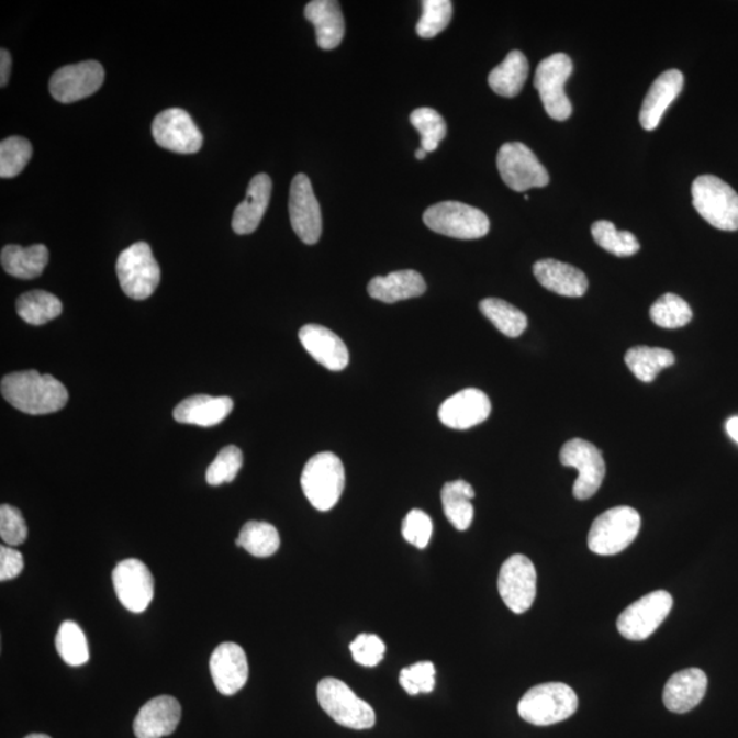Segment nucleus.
<instances>
[{"label":"nucleus","mask_w":738,"mask_h":738,"mask_svg":"<svg viewBox=\"0 0 738 738\" xmlns=\"http://www.w3.org/2000/svg\"><path fill=\"white\" fill-rule=\"evenodd\" d=\"M243 451L237 446H226L216 456L205 472L206 483L221 485L233 482L243 467Z\"/></svg>","instance_id":"42"},{"label":"nucleus","mask_w":738,"mask_h":738,"mask_svg":"<svg viewBox=\"0 0 738 738\" xmlns=\"http://www.w3.org/2000/svg\"><path fill=\"white\" fill-rule=\"evenodd\" d=\"M474 490L466 480H455L441 489V505L447 519L458 530H467L473 522Z\"/></svg>","instance_id":"31"},{"label":"nucleus","mask_w":738,"mask_h":738,"mask_svg":"<svg viewBox=\"0 0 738 738\" xmlns=\"http://www.w3.org/2000/svg\"><path fill=\"white\" fill-rule=\"evenodd\" d=\"M559 460L563 467L574 468L579 472L573 485L575 500L585 501L601 489L606 474V463L602 452L591 441L572 439L562 446Z\"/></svg>","instance_id":"11"},{"label":"nucleus","mask_w":738,"mask_h":738,"mask_svg":"<svg viewBox=\"0 0 738 738\" xmlns=\"http://www.w3.org/2000/svg\"><path fill=\"white\" fill-rule=\"evenodd\" d=\"M289 215L301 242L315 245L322 236V211L310 178L305 175L295 176L290 185Z\"/></svg>","instance_id":"16"},{"label":"nucleus","mask_w":738,"mask_h":738,"mask_svg":"<svg viewBox=\"0 0 738 738\" xmlns=\"http://www.w3.org/2000/svg\"><path fill=\"white\" fill-rule=\"evenodd\" d=\"M250 556L267 558L273 556L281 546V538L273 525L262 522H248L236 540Z\"/></svg>","instance_id":"35"},{"label":"nucleus","mask_w":738,"mask_h":738,"mask_svg":"<svg viewBox=\"0 0 738 738\" xmlns=\"http://www.w3.org/2000/svg\"><path fill=\"white\" fill-rule=\"evenodd\" d=\"M423 221L431 231L458 239H478L490 232L488 215L460 201H441L429 206Z\"/></svg>","instance_id":"7"},{"label":"nucleus","mask_w":738,"mask_h":738,"mask_svg":"<svg viewBox=\"0 0 738 738\" xmlns=\"http://www.w3.org/2000/svg\"><path fill=\"white\" fill-rule=\"evenodd\" d=\"M0 389L3 399L26 415H49L64 410L69 401V393L58 379L37 371L10 373L2 379Z\"/></svg>","instance_id":"1"},{"label":"nucleus","mask_w":738,"mask_h":738,"mask_svg":"<svg viewBox=\"0 0 738 738\" xmlns=\"http://www.w3.org/2000/svg\"><path fill=\"white\" fill-rule=\"evenodd\" d=\"M625 362L637 379L651 383L659 372L674 365L675 357L668 349L636 346L626 351Z\"/></svg>","instance_id":"32"},{"label":"nucleus","mask_w":738,"mask_h":738,"mask_svg":"<svg viewBox=\"0 0 738 738\" xmlns=\"http://www.w3.org/2000/svg\"><path fill=\"white\" fill-rule=\"evenodd\" d=\"M684 88V76L680 70H668L653 81L640 111L642 128L656 131L670 104L674 102Z\"/></svg>","instance_id":"23"},{"label":"nucleus","mask_w":738,"mask_h":738,"mask_svg":"<svg viewBox=\"0 0 738 738\" xmlns=\"http://www.w3.org/2000/svg\"><path fill=\"white\" fill-rule=\"evenodd\" d=\"M529 72L528 59L522 52L508 53L505 60L490 72L489 86L503 98L517 97L527 81Z\"/></svg>","instance_id":"30"},{"label":"nucleus","mask_w":738,"mask_h":738,"mask_svg":"<svg viewBox=\"0 0 738 738\" xmlns=\"http://www.w3.org/2000/svg\"><path fill=\"white\" fill-rule=\"evenodd\" d=\"M24 569V558L19 550L0 547V581L15 579Z\"/></svg>","instance_id":"47"},{"label":"nucleus","mask_w":738,"mask_h":738,"mask_svg":"<svg viewBox=\"0 0 738 738\" xmlns=\"http://www.w3.org/2000/svg\"><path fill=\"white\" fill-rule=\"evenodd\" d=\"M435 664L424 661L401 670L400 684L407 695L416 696L431 693L435 687Z\"/></svg>","instance_id":"43"},{"label":"nucleus","mask_w":738,"mask_h":738,"mask_svg":"<svg viewBox=\"0 0 738 738\" xmlns=\"http://www.w3.org/2000/svg\"><path fill=\"white\" fill-rule=\"evenodd\" d=\"M350 652L355 662L361 664V667L373 668L382 662L385 646L379 636L362 634L351 641Z\"/></svg>","instance_id":"46"},{"label":"nucleus","mask_w":738,"mask_h":738,"mask_svg":"<svg viewBox=\"0 0 738 738\" xmlns=\"http://www.w3.org/2000/svg\"><path fill=\"white\" fill-rule=\"evenodd\" d=\"M212 681L216 690L225 696L236 695L248 682V659L242 646L222 642L210 659Z\"/></svg>","instance_id":"18"},{"label":"nucleus","mask_w":738,"mask_h":738,"mask_svg":"<svg viewBox=\"0 0 738 738\" xmlns=\"http://www.w3.org/2000/svg\"><path fill=\"white\" fill-rule=\"evenodd\" d=\"M11 72V55L8 49L0 52V87L8 86Z\"/></svg>","instance_id":"48"},{"label":"nucleus","mask_w":738,"mask_h":738,"mask_svg":"<svg viewBox=\"0 0 738 738\" xmlns=\"http://www.w3.org/2000/svg\"><path fill=\"white\" fill-rule=\"evenodd\" d=\"M412 125L422 136V148L427 154L438 149L440 142H444L447 133V126L438 111L429 108H422L413 111L411 114Z\"/></svg>","instance_id":"40"},{"label":"nucleus","mask_w":738,"mask_h":738,"mask_svg":"<svg viewBox=\"0 0 738 738\" xmlns=\"http://www.w3.org/2000/svg\"><path fill=\"white\" fill-rule=\"evenodd\" d=\"M0 538L9 546H20L27 538V527L19 508L11 505L0 506Z\"/></svg>","instance_id":"45"},{"label":"nucleus","mask_w":738,"mask_h":738,"mask_svg":"<svg viewBox=\"0 0 738 738\" xmlns=\"http://www.w3.org/2000/svg\"><path fill=\"white\" fill-rule=\"evenodd\" d=\"M706 673L697 668L681 670L670 677L664 685L663 703L669 712L685 714L703 701L707 692Z\"/></svg>","instance_id":"22"},{"label":"nucleus","mask_w":738,"mask_h":738,"mask_svg":"<svg viewBox=\"0 0 738 738\" xmlns=\"http://www.w3.org/2000/svg\"><path fill=\"white\" fill-rule=\"evenodd\" d=\"M49 254L46 245L32 246L8 245L2 249L0 261L5 272L19 279L41 277L47 267Z\"/></svg>","instance_id":"29"},{"label":"nucleus","mask_w":738,"mask_h":738,"mask_svg":"<svg viewBox=\"0 0 738 738\" xmlns=\"http://www.w3.org/2000/svg\"><path fill=\"white\" fill-rule=\"evenodd\" d=\"M345 468L334 452L313 456L301 473V488L306 500L318 512H328L337 505L345 489Z\"/></svg>","instance_id":"3"},{"label":"nucleus","mask_w":738,"mask_h":738,"mask_svg":"<svg viewBox=\"0 0 738 738\" xmlns=\"http://www.w3.org/2000/svg\"><path fill=\"white\" fill-rule=\"evenodd\" d=\"M726 431H728L730 438L738 444V416L731 417L726 422Z\"/></svg>","instance_id":"49"},{"label":"nucleus","mask_w":738,"mask_h":738,"mask_svg":"<svg viewBox=\"0 0 738 738\" xmlns=\"http://www.w3.org/2000/svg\"><path fill=\"white\" fill-rule=\"evenodd\" d=\"M651 321L662 328H680L692 321V310L684 299L673 293L663 294L652 304Z\"/></svg>","instance_id":"38"},{"label":"nucleus","mask_w":738,"mask_h":738,"mask_svg":"<svg viewBox=\"0 0 738 738\" xmlns=\"http://www.w3.org/2000/svg\"><path fill=\"white\" fill-rule=\"evenodd\" d=\"M479 308L483 315L508 338H517L527 329L528 318L525 313L505 300L485 299Z\"/></svg>","instance_id":"34"},{"label":"nucleus","mask_w":738,"mask_h":738,"mask_svg":"<svg viewBox=\"0 0 738 738\" xmlns=\"http://www.w3.org/2000/svg\"><path fill=\"white\" fill-rule=\"evenodd\" d=\"M534 273L541 287L564 298H581L589 289L585 273L567 262L539 260L535 262Z\"/></svg>","instance_id":"26"},{"label":"nucleus","mask_w":738,"mask_h":738,"mask_svg":"<svg viewBox=\"0 0 738 738\" xmlns=\"http://www.w3.org/2000/svg\"><path fill=\"white\" fill-rule=\"evenodd\" d=\"M234 402L228 396L193 395L183 400L172 412L175 421L199 427H214L231 415Z\"/></svg>","instance_id":"24"},{"label":"nucleus","mask_w":738,"mask_h":738,"mask_svg":"<svg viewBox=\"0 0 738 738\" xmlns=\"http://www.w3.org/2000/svg\"><path fill=\"white\" fill-rule=\"evenodd\" d=\"M640 527L641 517L634 507H613L602 513L592 524L589 534L590 550L597 556H615L634 544Z\"/></svg>","instance_id":"6"},{"label":"nucleus","mask_w":738,"mask_h":738,"mask_svg":"<svg viewBox=\"0 0 738 738\" xmlns=\"http://www.w3.org/2000/svg\"><path fill=\"white\" fill-rule=\"evenodd\" d=\"M693 206L709 225L724 232L738 231V194L715 176L697 177L692 183Z\"/></svg>","instance_id":"4"},{"label":"nucleus","mask_w":738,"mask_h":738,"mask_svg":"<svg viewBox=\"0 0 738 738\" xmlns=\"http://www.w3.org/2000/svg\"><path fill=\"white\" fill-rule=\"evenodd\" d=\"M116 276L123 293L132 300L150 298L160 283V267L147 243H136L116 260Z\"/></svg>","instance_id":"8"},{"label":"nucleus","mask_w":738,"mask_h":738,"mask_svg":"<svg viewBox=\"0 0 738 738\" xmlns=\"http://www.w3.org/2000/svg\"><path fill=\"white\" fill-rule=\"evenodd\" d=\"M491 401L482 390L466 389L447 399L440 405L438 416L441 424L452 429H469L488 421Z\"/></svg>","instance_id":"19"},{"label":"nucleus","mask_w":738,"mask_h":738,"mask_svg":"<svg viewBox=\"0 0 738 738\" xmlns=\"http://www.w3.org/2000/svg\"><path fill=\"white\" fill-rule=\"evenodd\" d=\"M317 701L328 717L345 728L366 730L373 728L377 723L373 708L357 696L344 681L333 677L318 682Z\"/></svg>","instance_id":"5"},{"label":"nucleus","mask_w":738,"mask_h":738,"mask_svg":"<svg viewBox=\"0 0 738 738\" xmlns=\"http://www.w3.org/2000/svg\"><path fill=\"white\" fill-rule=\"evenodd\" d=\"M182 717L180 702L172 696H158L145 703L136 719L134 735L137 738H161L175 734Z\"/></svg>","instance_id":"20"},{"label":"nucleus","mask_w":738,"mask_h":738,"mask_svg":"<svg viewBox=\"0 0 738 738\" xmlns=\"http://www.w3.org/2000/svg\"><path fill=\"white\" fill-rule=\"evenodd\" d=\"M113 584L116 596L128 612L143 613L154 600V575L139 559H125L116 564Z\"/></svg>","instance_id":"15"},{"label":"nucleus","mask_w":738,"mask_h":738,"mask_svg":"<svg viewBox=\"0 0 738 738\" xmlns=\"http://www.w3.org/2000/svg\"><path fill=\"white\" fill-rule=\"evenodd\" d=\"M572 71V59L562 53L541 60L536 69L534 86L538 89L546 113L552 120L567 121L572 115V104L564 93V83Z\"/></svg>","instance_id":"9"},{"label":"nucleus","mask_w":738,"mask_h":738,"mask_svg":"<svg viewBox=\"0 0 738 738\" xmlns=\"http://www.w3.org/2000/svg\"><path fill=\"white\" fill-rule=\"evenodd\" d=\"M305 19L315 26L317 46L337 48L345 36V20L340 5L334 0H313L306 4Z\"/></svg>","instance_id":"28"},{"label":"nucleus","mask_w":738,"mask_h":738,"mask_svg":"<svg viewBox=\"0 0 738 738\" xmlns=\"http://www.w3.org/2000/svg\"><path fill=\"white\" fill-rule=\"evenodd\" d=\"M272 190L271 178L267 175H257L251 178L246 199L234 210L232 226L239 236L254 233L259 227L270 204Z\"/></svg>","instance_id":"25"},{"label":"nucleus","mask_w":738,"mask_h":738,"mask_svg":"<svg viewBox=\"0 0 738 738\" xmlns=\"http://www.w3.org/2000/svg\"><path fill=\"white\" fill-rule=\"evenodd\" d=\"M672 607L673 597L668 591H653L619 614L618 631L631 641L646 640L667 619Z\"/></svg>","instance_id":"12"},{"label":"nucleus","mask_w":738,"mask_h":738,"mask_svg":"<svg viewBox=\"0 0 738 738\" xmlns=\"http://www.w3.org/2000/svg\"><path fill=\"white\" fill-rule=\"evenodd\" d=\"M496 165L503 182L514 192L545 188L550 182L546 167L523 143L503 144L497 153Z\"/></svg>","instance_id":"10"},{"label":"nucleus","mask_w":738,"mask_h":738,"mask_svg":"<svg viewBox=\"0 0 738 738\" xmlns=\"http://www.w3.org/2000/svg\"><path fill=\"white\" fill-rule=\"evenodd\" d=\"M299 338L308 354L329 371H343L349 366V350L332 329L318 324H306L300 329Z\"/></svg>","instance_id":"21"},{"label":"nucleus","mask_w":738,"mask_h":738,"mask_svg":"<svg viewBox=\"0 0 738 738\" xmlns=\"http://www.w3.org/2000/svg\"><path fill=\"white\" fill-rule=\"evenodd\" d=\"M104 76L103 66L97 60L60 67L49 80V93L59 103H75L97 93Z\"/></svg>","instance_id":"14"},{"label":"nucleus","mask_w":738,"mask_h":738,"mask_svg":"<svg viewBox=\"0 0 738 738\" xmlns=\"http://www.w3.org/2000/svg\"><path fill=\"white\" fill-rule=\"evenodd\" d=\"M32 144L26 138L13 136L0 143V177L14 178L25 169L32 158Z\"/></svg>","instance_id":"39"},{"label":"nucleus","mask_w":738,"mask_h":738,"mask_svg":"<svg viewBox=\"0 0 738 738\" xmlns=\"http://www.w3.org/2000/svg\"><path fill=\"white\" fill-rule=\"evenodd\" d=\"M57 651L65 663L70 667H82L89 661V647L86 634L80 625L75 620H65L59 626L57 639H55Z\"/></svg>","instance_id":"36"},{"label":"nucleus","mask_w":738,"mask_h":738,"mask_svg":"<svg viewBox=\"0 0 738 738\" xmlns=\"http://www.w3.org/2000/svg\"><path fill=\"white\" fill-rule=\"evenodd\" d=\"M591 232L595 243L614 256H634L640 249V244L634 234L618 232L612 222L597 221L592 225Z\"/></svg>","instance_id":"37"},{"label":"nucleus","mask_w":738,"mask_h":738,"mask_svg":"<svg viewBox=\"0 0 738 738\" xmlns=\"http://www.w3.org/2000/svg\"><path fill=\"white\" fill-rule=\"evenodd\" d=\"M536 569L528 557L516 554L502 564L497 590L505 605L513 613L523 614L534 605L536 597Z\"/></svg>","instance_id":"13"},{"label":"nucleus","mask_w":738,"mask_h":738,"mask_svg":"<svg viewBox=\"0 0 738 738\" xmlns=\"http://www.w3.org/2000/svg\"><path fill=\"white\" fill-rule=\"evenodd\" d=\"M415 156H416V159H417V160H423V159H426L427 153H426V150H424L423 148H418V149L416 150Z\"/></svg>","instance_id":"50"},{"label":"nucleus","mask_w":738,"mask_h":738,"mask_svg":"<svg viewBox=\"0 0 738 738\" xmlns=\"http://www.w3.org/2000/svg\"><path fill=\"white\" fill-rule=\"evenodd\" d=\"M25 738H52V737H49L47 735H42V734H33V735L26 736Z\"/></svg>","instance_id":"51"},{"label":"nucleus","mask_w":738,"mask_h":738,"mask_svg":"<svg viewBox=\"0 0 738 738\" xmlns=\"http://www.w3.org/2000/svg\"><path fill=\"white\" fill-rule=\"evenodd\" d=\"M575 692L562 682H547L525 693L518 703V714L525 723L549 726L572 717L578 712Z\"/></svg>","instance_id":"2"},{"label":"nucleus","mask_w":738,"mask_h":738,"mask_svg":"<svg viewBox=\"0 0 738 738\" xmlns=\"http://www.w3.org/2000/svg\"><path fill=\"white\" fill-rule=\"evenodd\" d=\"M426 281L415 270H401L391 272L385 277H374L368 284L369 295L385 304L421 298L426 293Z\"/></svg>","instance_id":"27"},{"label":"nucleus","mask_w":738,"mask_h":738,"mask_svg":"<svg viewBox=\"0 0 738 738\" xmlns=\"http://www.w3.org/2000/svg\"><path fill=\"white\" fill-rule=\"evenodd\" d=\"M153 136L161 148L177 154H195L203 145V134L182 109H169L156 115Z\"/></svg>","instance_id":"17"},{"label":"nucleus","mask_w":738,"mask_h":738,"mask_svg":"<svg viewBox=\"0 0 738 738\" xmlns=\"http://www.w3.org/2000/svg\"><path fill=\"white\" fill-rule=\"evenodd\" d=\"M452 16L450 0H424L423 14L417 22V35L423 38L438 36L449 26Z\"/></svg>","instance_id":"41"},{"label":"nucleus","mask_w":738,"mask_h":738,"mask_svg":"<svg viewBox=\"0 0 738 738\" xmlns=\"http://www.w3.org/2000/svg\"><path fill=\"white\" fill-rule=\"evenodd\" d=\"M433 519L427 513L413 508L406 514L404 523H402V536L417 549H426L429 544L431 536H433Z\"/></svg>","instance_id":"44"},{"label":"nucleus","mask_w":738,"mask_h":738,"mask_svg":"<svg viewBox=\"0 0 738 738\" xmlns=\"http://www.w3.org/2000/svg\"><path fill=\"white\" fill-rule=\"evenodd\" d=\"M15 308L22 321L32 326H43L54 321L64 310L57 295L44 292V290H32V292L20 295Z\"/></svg>","instance_id":"33"}]
</instances>
